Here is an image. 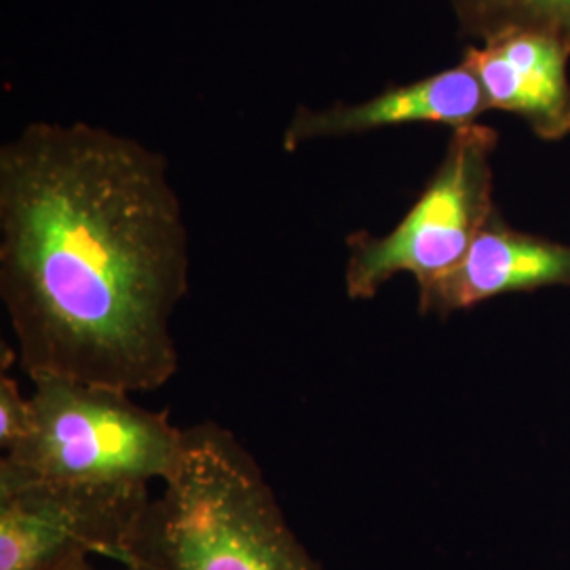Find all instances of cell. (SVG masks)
I'll return each instance as SVG.
<instances>
[{"label": "cell", "mask_w": 570, "mask_h": 570, "mask_svg": "<svg viewBox=\"0 0 570 570\" xmlns=\"http://www.w3.org/2000/svg\"><path fill=\"white\" fill-rule=\"evenodd\" d=\"M490 112L484 91L463 61L406 85H389L364 102H336L327 108L298 106L284 131V150L305 144L364 136L404 125L469 127Z\"/></svg>", "instance_id": "cell-8"}, {"label": "cell", "mask_w": 570, "mask_h": 570, "mask_svg": "<svg viewBox=\"0 0 570 570\" xmlns=\"http://www.w3.org/2000/svg\"><path fill=\"white\" fill-rule=\"evenodd\" d=\"M450 7L459 37L469 42L532 30L570 45V0H450Z\"/></svg>", "instance_id": "cell-9"}, {"label": "cell", "mask_w": 570, "mask_h": 570, "mask_svg": "<svg viewBox=\"0 0 570 570\" xmlns=\"http://www.w3.org/2000/svg\"><path fill=\"white\" fill-rule=\"evenodd\" d=\"M188 273L159 150L85 121L28 122L0 146V301L30 381L165 387Z\"/></svg>", "instance_id": "cell-1"}, {"label": "cell", "mask_w": 570, "mask_h": 570, "mask_svg": "<svg viewBox=\"0 0 570 570\" xmlns=\"http://www.w3.org/2000/svg\"><path fill=\"white\" fill-rule=\"evenodd\" d=\"M499 140V131L482 121L450 131L442 161L397 225L383 235L357 230L346 237L351 301H372L397 275L421 289L461 265L499 207L492 165Z\"/></svg>", "instance_id": "cell-4"}, {"label": "cell", "mask_w": 570, "mask_h": 570, "mask_svg": "<svg viewBox=\"0 0 570 570\" xmlns=\"http://www.w3.org/2000/svg\"><path fill=\"white\" fill-rule=\"evenodd\" d=\"M148 484H77L0 475V570L117 562L148 508Z\"/></svg>", "instance_id": "cell-5"}, {"label": "cell", "mask_w": 570, "mask_h": 570, "mask_svg": "<svg viewBox=\"0 0 570 570\" xmlns=\"http://www.w3.org/2000/svg\"><path fill=\"white\" fill-rule=\"evenodd\" d=\"M32 428L2 452L0 475L77 484L165 482L178 468L184 428L131 393L60 376L32 381Z\"/></svg>", "instance_id": "cell-3"}, {"label": "cell", "mask_w": 570, "mask_h": 570, "mask_svg": "<svg viewBox=\"0 0 570 570\" xmlns=\"http://www.w3.org/2000/svg\"><path fill=\"white\" fill-rule=\"evenodd\" d=\"M122 570H324L285 518L265 471L225 425L184 428L178 468L153 494Z\"/></svg>", "instance_id": "cell-2"}, {"label": "cell", "mask_w": 570, "mask_h": 570, "mask_svg": "<svg viewBox=\"0 0 570 570\" xmlns=\"http://www.w3.org/2000/svg\"><path fill=\"white\" fill-rule=\"evenodd\" d=\"M79 570H108V569H100L96 562H87V564H82L81 569ZM110 570H122L117 567V569H110Z\"/></svg>", "instance_id": "cell-11"}, {"label": "cell", "mask_w": 570, "mask_h": 570, "mask_svg": "<svg viewBox=\"0 0 570 570\" xmlns=\"http://www.w3.org/2000/svg\"><path fill=\"white\" fill-rule=\"evenodd\" d=\"M551 287L570 289V244L515 228L497 207L461 265L416 289V308L449 320L494 298Z\"/></svg>", "instance_id": "cell-6"}, {"label": "cell", "mask_w": 570, "mask_h": 570, "mask_svg": "<svg viewBox=\"0 0 570 570\" xmlns=\"http://www.w3.org/2000/svg\"><path fill=\"white\" fill-rule=\"evenodd\" d=\"M32 428L30 395L21 391L20 383L2 367L0 372V449L9 452L23 442Z\"/></svg>", "instance_id": "cell-10"}, {"label": "cell", "mask_w": 570, "mask_h": 570, "mask_svg": "<svg viewBox=\"0 0 570 570\" xmlns=\"http://www.w3.org/2000/svg\"><path fill=\"white\" fill-rule=\"evenodd\" d=\"M461 61L475 75L489 110L511 115L541 142L570 136V45L546 32L510 30L469 42Z\"/></svg>", "instance_id": "cell-7"}]
</instances>
